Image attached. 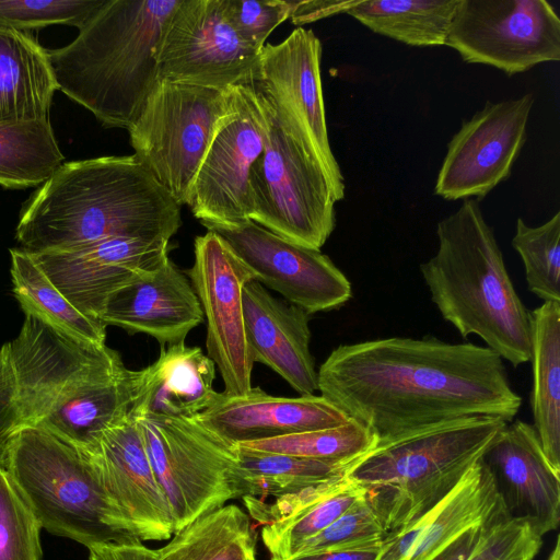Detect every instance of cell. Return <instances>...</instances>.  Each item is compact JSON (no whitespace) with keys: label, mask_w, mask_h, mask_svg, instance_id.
<instances>
[{"label":"cell","mask_w":560,"mask_h":560,"mask_svg":"<svg viewBox=\"0 0 560 560\" xmlns=\"http://www.w3.org/2000/svg\"><path fill=\"white\" fill-rule=\"evenodd\" d=\"M222 4L240 35L259 49L292 10V0H222Z\"/></svg>","instance_id":"obj_40"},{"label":"cell","mask_w":560,"mask_h":560,"mask_svg":"<svg viewBox=\"0 0 560 560\" xmlns=\"http://www.w3.org/2000/svg\"><path fill=\"white\" fill-rule=\"evenodd\" d=\"M166 238L113 237L72 248L31 253L58 290L83 314L100 319L107 298L168 258Z\"/></svg>","instance_id":"obj_18"},{"label":"cell","mask_w":560,"mask_h":560,"mask_svg":"<svg viewBox=\"0 0 560 560\" xmlns=\"http://www.w3.org/2000/svg\"><path fill=\"white\" fill-rule=\"evenodd\" d=\"M89 560H156L159 551L141 544V540L110 541L93 545Z\"/></svg>","instance_id":"obj_42"},{"label":"cell","mask_w":560,"mask_h":560,"mask_svg":"<svg viewBox=\"0 0 560 560\" xmlns=\"http://www.w3.org/2000/svg\"><path fill=\"white\" fill-rule=\"evenodd\" d=\"M249 560H257V559H256V555H255V556H253Z\"/></svg>","instance_id":"obj_48"},{"label":"cell","mask_w":560,"mask_h":560,"mask_svg":"<svg viewBox=\"0 0 560 560\" xmlns=\"http://www.w3.org/2000/svg\"><path fill=\"white\" fill-rule=\"evenodd\" d=\"M215 365L199 347L161 346L159 358L133 373L128 417L191 419L211 402Z\"/></svg>","instance_id":"obj_25"},{"label":"cell","mask_w":560,"mask_h":560,"mask_svg":"<svg viewBox=\"0 0 560 560\" xmlns=\"http://www.w3.org/2000/svg\"><path fill=\"white\" fill-rule=\"evenodd\" d=\"M13 293L25 315L82 341L103 346L106 325L79 311L23 248L10 249Z\"/></svg>","instance_id":"obj_31"},{"label":"cell","mask_w":560,"mask_h":560,"mask_svg":"<svg viewBox=\"0 0 560 560\" xmlns=\"http://www.w3.org/2000/svg\"><path fill=\"white\" fill-rule=\"evenodd\" d=\"M481 527L471 529L466 533L436 560H467L478 539Z\"/></svg>","instance_id":"obj_45"},{"label":"cell","mask_w":560,"mask_h":560,"mask_svg":"<svg viewBox=\"0 0 560 560\" xmlns=\"http://www.w3.org/2000/svg\"><path fill=\"white\" fill-rule=\"evenodd\" d=\"M534 429L550 465L560 472V302L529 311Z\"/></svg>","instance_id":"obj_28"},{"label":"cell","mask_w":560,"mask_h":560,"mask_svg":"<svg viewBox=\"0 0 560 560\" xmlns=\"http://www.w3.org/2000/svg\"><path fill=\"white\" fill-rule=\"evenodd\" d=\"M256 93L268 130L264 151L250 170L249 220L284 240L320 250L336 226V200L329 183L319 164Z\"/></svg>","instance_id":"obj_8"},{"label":"cell","mask_w":560,"mask_h":560,"mask_svg":"<svg viewBox=\"0 0 560 560\" xmlns=\"http://www.w3.org/2000/svg\"><path fill=\"white\" fill-rule=\"evenodd\" d=\"M49 119L0 125V186L43 185L63 163Z\"/></svg>","instance_id":"obj_33"},{"label":"cell","mask_w":560,"mask_h":560,"mask_svg":"<svg viewBox=\"0 0 560 560\" xmlns=\"http://www.w3.org/2000/svg\"><path fill=\"white\" fill-rule=\"evenodd\" d=\"M203 319L191 283L170 257L113 292L100 315L106 326L147 334L160 346L185 342Z\"/></svg>","instance_id":"obj_22"},{"label":"cell","mask_w":560,"mask_h":560,"mask_svg":"<svg viewBox=\"0 0 560 560\" xmlns=\"http://www.w3.org/2000/svg\"><path fill=\"white\" fill-rule=\"evenodd\" d=\"M458 0L348 1L345 13L372 32L416 47L445 46Z\"/></svg>","instance_id":"obj_30"},{"label":"cell","mask_w":560,"mask_h":560,"mask_svg":"<svg viewBox=\"0 0 560 560\" xmlns=\"http://www.w3.org/2000/svg\"><path fill=\"white\" fill-rule=\"evenodd\" d=\"M547 560H560V539L559 536L556 539L555 546L549 553Z\"/></svg>","instance_id":"obj_47"},{"label":"cell","mask_w":560,"mask_h":560,"mask_svg":"<svg viewBox=\"0 0 560 560\" xmlns=\"http://www.w3.org/2000/svg\"><path fill=\"white\" fill-rule=\"evenodd\" d=\"M376 442V438L365 427L351 420L335 428L306 431L237 445L260 452L313 459L351 460L371 451Z\"/></svg>","instance_id":"obj_34"},{"label":"cell","mask_w":560,"mask_h":560,"mask_svg":"<svg viewBox=\"0 0 560 560\" xmlns=\"http://www.w3.org/2000/svg\"><path fill=\"white\" fill-rule=\"evenodd\" d=\"M135 421L170 506L174 533L235 499L231 474L236 445L218 436L196 418Z\"/></svg>","instance_id":"obj_9"},{"label":"cell","mask_w":560,"mask_h":560,"mask_svg":"<svg viewBox=\"0 0 560 560\" xmlns=\"http://www.w3.org/2000/svg\"><path fill=\"white\" fill-rule=\"evenodd\" d=\"M57 85L47 49L0 27V125L49 119Z\"/></svg>","instance_id":"obj_27"},{"label":"cell","mask_w":560,"mask_h":560,"mask_svg":"<svg viewBox=\"0 0 560 560\" xmlns=\"http://www.w3.org/2000/svg\"><path fill=\"white\" fill-rule=\"evenodd\" d=\"M22 427L16 380L7 342L0 348V438L9 439Z\"/></svg>","instance_id":"obj_41"},{"label":"cell","mask_w":560,"mask_h":560,"mask_svg":"<svg viewBox=\"0 0 560 560\" xmlns=\"http://www.w3.org/2000/svg\"><path fill=\"white\" fill-rule=\"evenodd\" d=\"M9 439L0 438V468H5L7 457H8Z\"/></svg>","instance_id":"obj_46"},{"label":"cell","mask_w":560,"mask_h":560,"mask_svg":"<svg viewBox=\"0 0 560 560\" xmlns=\"http://www.w3.org/2000/svg\"><path fill=\"white\" fill-rule=\"evenodd\" d=\"M512 246L523 262L529 291L544 302H560V212L538 226L518 218Z\"/></svg>","instance_id":"obj_35"},{"label":"cell","mask_w":560,"mask_h":560,"mask_svg":"<svg viewBox=\"0 0 560 560\" xmlns=\"http://www.w3.org/2000/svg\"><path fill=\"white\" fill-rule=\"evenodd\" d=\"M320 59L318 37L298 26L281 43L261 47L249 82L284 130L319 164L337 202L345 198V179L328 138Z\"/></svg>","instance_id":"obj_10"},{"label":"cell","mask_w":560,"mask_h":560,"mask_svg":"<svg viewBox=\"0 0 560 560\" xmlns=\"http://www.w3.org/2000/svg\"><path fill=\"white\" fill-rule=\"evenodd\" d=\"M133 373L124 368L80 387L35 425L92 453L106 430L128 418L133 398Z\"/></svg>","instance_id":"obj_26"},{"label":"cell","mask_w":560,"mask_h":560,"mask_svg":"<svg viewBox=\"0 0 560 560\" xmlns=\"http://www.w3.org/2000/svg\"><path fill=\"white\" fill-rule=\"evenodd\" d=\"M502 506L494 477L481 458L434 506L386 534L375 560H436Z\"/></svg>","instance_id":"obj_20"},{"label":"cell","mask_w":560,"mask_h":560,"mask_svg":"<svg viewBox=\"0 0 560 560\" xmlns=\"http://www.w3.org/2000/svg\"><path fill=\"white\" fill-rule=\"evenodd\" d=\"M180 207L135 154L63 162L23 207L15 237L31 253L113 237L171 240Z\"/></svg>","instance_id":"obj_2"},{"label":"cell","mask_w":560,"mask_h":560,"mask_svg":"<svg viewBox=\"0 0 560 560\" xmlns=\"http://www.w3.org/2000/svg\"><path fill=\"white\" fill-rule=\"evenodd\" d=\"M180 0H105L68 45L47 49L57 90L105 128L128 129L159 80L156 50Z\"/></svg>","instance_id":"obj_3"},{"label":"cell","mask_w":560,"mask_h":560,"mask_svg":"<svg viewBox=\"0 0 560 560\" xmlns=\"http://www.w3.org/2000/svg\"><path fill=\"white\" fill-rule=\"evenodd\" d=\"M445 46L513 75L560 60V19L546 0H458Z\"/></svg>","instance_id":"obj_11"},{"label":"cell","mask_w":560,"mask_h":560,"mask_svg":"<svg viewBox=\"0 0 560 560\" xmlns=\"http://www.w3.org/2000/svg\"><path fill=\"white\" fill-rule=\"evenodd\" d=\"M348 1H294L290 18L295 25H303L336 13L345 12Z\"/></svg>","instance_id":"obj_43"},{"label":"cell","mask_w":560,"mask_h":560,"mask_svg":"<svg viewBox=\"0 0 560 560\" xmlns=\"http://www.w3.org/2000/svg\"><path fill=\"white\" fill-rule=\"evenodd\" d=\"M194 256L187 275L207 323V355L221 374L223 392L245 395L252 388L254 362L245 335L243 289L254 276L212 231L195 238Z\"/></svg>","instance_id":"obj_15"},{"label":"cell","mask_w":560,"mask_h":560,"mask_svg":"<svg viewBox=\"0 0 560 560\" xmlns=\"http://www.w3.org/2000/svg\"><path fill=\"white\" fill-rule=\"evenodd\" d=\"M506 423L476 417L375 445L348 476L365 490L388 534L441 501L483 457Z\"/></svg>","instance_id":"obj_5"},{"label":"cell","mask_w":560,"mask_h":560,"mask_svg":"<svg viewBox=\"0 0 560 560\" xmlns=\"http://www.w3.org/2000/svg\"><path fill=\"white\" fill-rule=\"evenodd\" d=\"M42 526L5 468H0V560H43Z\"/></svg>","instance_id":"obj_36"},{"label":"cell","mask_w":560,"mask_h":560,"mask_svg":"<svg viewBox=\"0 0 560 560\" xmlns=\"http://www.w3.org/2000/svg\"><path fill=\"white\" fill-rule=\"evenodd\" d=\"M317 387L365 427L376 445L476 417L509 423L522 405L500 355L434 337L340 345L319 366Z\"/></svg>","instance_id":"obj_1"},{"label":"cell","mask_w":560,"mask_h":560,"mask_svg":"<svg viewBox=\"0 0 560 560\" xmlns=\"http://www.w3.org/2000/svg\"><path fill=\"white\" fill-rule=\"evenodd\" d=\"M362 456L351 460H323L236 445L231 474L235 498L270 500L295 493L346 476Z\"/></svg>","instance_id":"obj_29"},{"label":"cell","mask_w":560,"mask_h":560,"mask_svg":"<svg viewBox=\"0 0 560 560\" xmlns=\"http://www.w3.org/2000/svg\"><path fill=\"white\" fill-rule=\"evenodd\" d=\"M195 418L232 445L335 428L352 420L320 395L272 396L259 386L241 396L215 392Z\"/></svg>","instance_id":"obj_23"},{"label":"cell","mask_w":560,"mask_h":560,"mask_svg":"<svg viewBox=\"0 0 560 560\" xmlns=\"http://www.w3.org/2000/svg\"><path fill=\"white\" fill-rule=\"evenodd\" d=\"M259 51L233 26L222 0H180L160 38L158 77L229 90L250 81Z\"/></svg>","instance_id":"obj_12"},{"label":"cell","mask_w":560,"mask_h":560,"mask_svg":"<svg viewBox=\"0 0 560 560\" xmlns=\"http://www.w3.org/2000/svg\"><path fill=\"white\" fill-rule=\"evenodd\" d=\"M243 313L253 362L269 366L300 396L315 395L318 387L310 350V314L273 296L256 280L243 289Z\"/></svg>","instance_id":"obj_24"},{"label":"cell","mask_w":560,"mask_h":560,"mask_svg":"<svg viewBox=\"0 0 560 560\" xmlns=\"http://www.w3.org/2000/svg\"><path fill=\"white\" fill-rule=\"evenodd\" d=\"M385 535L384 525L365 494L327 528L303 541L292 557L377 546Z\"/></svg>","instance_id":"obj_37"},{"label":"cell","mask_w":560,"mask_h":560,"mask_svg":"<svg viewBox=\"0 0 560 560\" xmlns=\"http://www.w3.org/2000/svg\"><path fill=\"white\" fill-rule=\"evenodd\" d=\"M542 536L522 517L501 508L481 528L467 560H534Z\"/></svg>","instance_id":"obj_38"},{"label":"cell","mask_w":560,"mask_h":560,"mask_svg":"<svg viewBox=\"0 0 560 560\" xmlns=\"http://www.w3.org/2000/svg\"><path fill=\"white\" fill-rule=\"evenodd\" d=\"M436 253L420 265L443 319L514 368L529 361L530 316L506 270L478 200L466 199L438 223Z\"/></svg>","instance_id":"obj_4"},{"label":"cell","mask_w":560,"mask_h":560,"mask_svg":"<svg viewBox=\"0 0 560 560\" xmlns=\"http://www.w3.org/2000/svg\"><path fill=\"white\" fill-rule=\"evenodd\" d=\"M380 546L301 555L285 560H375Z\"/></svg>","instance_id":"obj_44"},{"label":"cell","mask_w":560,"mask_h":560,"mask_svg":"<svg viewBox=\"0 0 560 560\" xmlns=\"http://www.w3.org/2000/svg\"><path fill=\"white\" fill-rule=\"evenodd\" d=\"M9 349L23 427L37 424L80 387L126 368L116 350L68 336L32 315H25Z\"/></svg>","instance_id":"obj_13"},{"label":"cell","mask_w":560,"mask_h":560,"mask_svg":"<svg viewBox=\"0 0 560 560\" xmlns=\"http://www.w3.org/2000/svg\"><path fill=\"white\" fill-rule=\"evenodd\" d=\"M535 96L487 102L447 144L434 194L446 200L483 198L508 179L527 138Z\"/></svg>","instance_id":"obj_17"},{"label":"cell","mask_w":560,"mask_h":560,"mask_svg":"<svg viewBox=\"0 0 560 560\" xmlns=\"http://www.w3.org/2000/svg\"><path fill=\"white\" fill-rule=\"evenodd\" d=\"M5 469L42 528L86 548L139 540L108 497L91 456L45 429L9 439Z\"/></svg>","instance_id":"obj_6"},{"label":"cell","mask_w":560,"mask_h":560,"mask_svg":"<svg viewBox=\"0 0 560 560\" xmlns=\"http://www.w3.org/2000/svg\"><path fill=\"white\" fill-rule=\"evenodd\" d=\"M256 535L250 516L235 504L222 505L174 533L156 560H249Z\"/></svg>","instance_id":"obj_32"},{"label":"cell","mask_w":560,"mask_h":560,"mask_svg":"<svg viewBox=\"0 0 560 560\" xmlns=\"http://www.w3.org/2000/svg\"><path fill=\"white\" fill-rule=\"evenodd\" d=\"M105 0H0V27L19 32L55 24L80 30Z\"/></svg>","instance_id":"obj_39"},{"label":"cell","mask_w":560,"mask_h":560,"mask_svg":"<svg viewBox=\"0 0 560 560\" xmlns=\"http://www.w3.org/2000/svg\"><path fill=\"white\" fill-rule=\"evenodd\" d=\"M108 497L139 540L174 534L170 506L156 482L136 421L106 430L89 454Z\"/></svg>","instance_id":"obj_19"},{"label":"cell","mask_w":560,"mask_h":560,"mask_svg":"<svg viewBox=\"0 0 560 560\" xmlns=\"http://www.w3.org/2000/svg\"><path fill=\"white\" fill-rule=\"evenodd\" d=\"M267 130L252 84L234 86L231 110L211 141L186 202L202 225L249 220L250 170L264 151Z\"/></svg>","instance_id":"obj_14"},{"label":"cell","mask_w":560,"mask_h":560,"mask_svg":"<svg viewBox=\"0 0 560 560\" xmlns=\"http://www.w3.org/2000/svg\"><path fill=\"white\" fill-rule=\"evenodd\" d=\"M512 517L526 518L544 537L560 522V472L547 459L536 430L506 423L482 457Z\"/></svg>","instance_id":"obj_21"},{"label":"cell","mask_w":560,"mask_h":560,"mask_svg":"<svg viewBox=\"0 0 560 560\" xmlns=\"http://www.w3.org/2000/svg\"><path fill=\"white\" fill-rule=\"evenodd\" d=\"M233 88L159 79L127 129L138 161L179 206L186 205L211 141L231 110Z\"/></svg>","instance_id":"obj_7"},{"label":"cell","mask_w":560,"mask_h":560,"mask_svg":"<svg viewBox=\"0 0 560 560\" xmlns=\"http://www.w3.org/2000/svg\"><path fill=\"white\" fill-rule=\"evenodd\" d=\"M203 226L222 237L254 280L310 315L339 308L352 296L348 278L318 249L284 240L252 220Z\"/></svg>","instance_id":"obj_16"}]
</instances>
